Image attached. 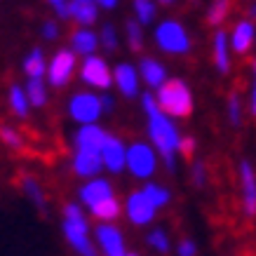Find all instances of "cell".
<instances>
[{
	"mask_svg": "<svg viewBox=\"0 0 256 256\" xmlns=\"http://www.w3.org/2000/svg\"><path fill=\"white\" fill-rule=\"evenodd\" d=\"M139 96H141V108L146 113L148 141L158 150V156L164 162L167 172L174 174L178 167V141H181L184 134L178 132L174 118H170L167 113L160 110V106H158V101H156V94L146 92V94H139Z\"/></svg>",
	"mask_w": 256,
	"mask_h": 256,
	"instance_id": "6da1fadb",
	"label": "cell"
},
{
	"mask_svg": "<svg viewBox=\"0 0 256 256\" xmlns=\"http://www.w3.org/2000/svg\"><path fill=\"white\" fill-rule=\"evenodd\" d=\"M78 202L99 224H116L122 216V202L118 200L116 188L101 174L92 178H82V186L78 188Z\"/></svg>",
	"mask_w": 256,
	"mask_h": 256,
	"instance_id": "7a4b0ae2",
	"label": "cell"
},
{
	"mask_svg": "<svg viewBox=\"0 0 256 256\" xmlns=\"http://www.w3.org/2000/svg\"><path fill=\"white\" fill-rule=\"evenodd\" d=\"M62 230L70 249L78 256H99V249L94 244L90 221H87L85 207L80 202H66L62 210Z\"/></svg>",
	"mask_w": 256,
	"mask_h": 256,
	"instance_id": "3957f363",
	"label": "cell"
},
{
	"mask_svg": "<svg viewBox=\"0 0 256 256\" xmlns=\"http://www.w3.org/2000/svg\"><path fill=\"white\" fill-rule=\"evenodd\" d=\"M153 94H156V101H158V106H160V110L167 113L170 118H174V120L193 116L195 96L186 80L167 78Z\"/></svg>",
	"mask_w": 256,
	"mask_h": 256,
	"instance_id": "277c9868",
	"label": "cell"
},
{
	"mask_svg": "<svg viewBox=\"0 0 256 256\" xmlns=\"http://www.w3.org/2000/svg\"><path fill=\"white\" fill-rule=\"evenodd\" d=\"M153 40L160 52L172 56H186L193 50V38L188 28L176 19H162L153 28Z\"/></svg>",
	"mask_w": 256,
	"mask_h": 256,
	"instance_id": "5b68a950",
	"label": "cell"
},
{
	"mask_svg": "<svg viewBox=\"0 0 256 256\" xmlns=\"http://www.w3.org/2000/svg\"><path fill=\"white\" fill-rule=\"evenodd\" d=\"M158 164H160V156L153 148L150 141L144 139H134L127 144V162H124V170L130 172L134 178L139 181H150L156 176Z\"/></svg>",
	"mask_w": 256,
	"mask_h": 256,
	"instance_id": "8992f818",
	"label": "cell"
},
{
	"mask_svg": "<svg viewBox=\"0 0 256 256\" xmlns=\"http://www.w3.org/2000/svg\"><path fill=\"white\" fill-rule=\"evenodd\" d=\"M78 59L80 56L70 50V47H62L56 50L52 59H47V70H45V80L52 90H64L70 80L78 76Z\"/></svg>",
	"mask_w": 256,
	"mask_h": 256,
	"instance_id": "52a82bcc",
	"label": "cell"
},
{
	"mask_svg": "<svg viewBox=\"0 0 256 256\" xmlns=\"http://www.w3.org/2000/svg\"><path fill=\"white\" fill-rule=\"evenodd\" d=\"M78 78L87 90L94 92H108L113 87V68L101 54L82 56L78 64Z\"/></svg>",
	"mask_w": 256,
	"mask_h": 256,
	"instance_id": "ba28073f",
	"label": "cell"
},
{
	"mask_svg": "<svg viewBox=\"0 0 256 256\" xmlns=\"http://www.w3.org/2000/svg\"><path fill=\"white\" fill-rule=\"evenodd\" d=\"M66 113L76 124H90V122H99L104 116L101 108V94L94 90H80L73 92L66 101Z\"/></svg>",
	"mask_w": 256,
	"mask_h": 256,
	"instance_id": "9c48e42d",
	"label": "cell"
},
{
	"mask_svg": "<svg viewBox=\"0 0 256 256\" xmlns=\"http://www.w3.org/2000/svg\"><path fill=\"white\" fill-rule=\"evenodd\" d=\"M158 207L150 202V198H148L144 190H132V193L124 198L122 202V214L127 216V221L132 226H139V228H144V226H150L153 221H156L158 216Z\"/></svg>",
	"mask_w": 256,
	"mask_h": 256,
	"instance_id": "30bf717a",
	"label": "cell"
},
{
	"mask_svg": "<svg viewBox=\"0 0 256 256\" xmlns=\"http://www.w3.org/2000/svg\"><path fill=\"white\" fill-rule=\"evenodd\" d=\"M99 156H101L104 172H108V174H122L124 162H127V144L118 134L108 132L99 148Z\"/></svg>",
	"mask_w": 256,
	"mask_h": 256,
	"instance_id": "8fae6325",
	"label": "cell"
},
{
	"mask_svg": "<svg viewBox=\"0 0 256 256\" xmlns=\"http://www.w3.org/2000/svg\"><path fill=\"white\" fill-rule=\"evenodd\" d=\"M238 176H240V200L244 216H256V170L252 160L242 158L238 164Z\"/></svg>",
	"mask_w": 256,
	"mask_h": 256,
	"instance_id": "7c38bea8",
	"label": "cell"
},
{
	"mask_svg": "<svg viewBox=\"0 0 256 256\" xmlns=\"http://www.w3.org/2000/svg\"><path fill=\"white\" fill-rule=\"evenodd\" d=\"M94 244L104 256H122L127 252L124 235L116 224H99L94 228Z\"/></svg>",
	"mask_w": 256,
	"mask_h": 256,
	"instance_id": "4fadbf2b",
	"label": "cell"
},
{
	"mask_svg": "<svg viewBox=\"0 0 256 256\" xmlns=\"http://www.w3.org/2000/svg\"><path fill=\"white\" fill-rule=\"evenodd\" d=\"M113 87L124 99H136L141 94V76L139 68L130 62H120L113 66Z\"/></svg>",
	"mask_w": 256,
	"mask_h": 256,
	"instance_id": "5bb4252c",
	"label": "cell"
},
{
	"mask_svg": "<svg viewBox=\"0 0 256 256\" xmlns=\"http://www.w3.org/2000/svg\"><path fill=\"white\" fill-rule=\"evenodd\" d=\"M228 40H230V50L235 54L240 56H247L254 47V40H256V24L252 16H242L238 22L233 24V28L228 33Z\"/></svg>",
	"mask_w": 256,
	"mask_h": 256,
	"instance_id": "9a60e30c",
	"label": "cell"
},
{
	"mask_svg": "<svg viewBox=\"0 0 256 256\" xmlns=\"http://www.w3.org/2000/svg\"><path fill=\"white\" fill-rule=\"evenodd\" d=\"M106 134L108 132H106L99 122L78 124V130L73 134V150H94V153H99Z\"/></svg>",
	"mask_w": 256,
	"mask_h": 256,
	"instance_id": "2e32d148",
	"label": "cell"
},
{
	"mask_svg": "<svg viewBox=\"0 0 256 256\" xmlns=\"http://www.w3.org/2000/svg\"><path fill=\"white\" fill-rule=\"evenodd\" d=\"M70 172L80 178L99 176L104 172L101 156L94 153V150H73V156H70Z\"/></svg>",
	"mask_w": 256,
	"mask_h": 256,
	"instance_id": "e0dca14e",
	"label": "cell"
},
{
	"mask_svg": "<svg viewBox=\"0 0 256 256\" xmlns=\"http://www.w3.org/2000/svg\"><path fill=\"white\" fill-rule=\"evenodd\" d=\"M230 40H228V33H226L224 26H218L214 31V40H212V59H214V68L221 73V76H228L230 73Z\"/></svg>",
	"mask_w": 256,
	"mask_h": 256,
	"instance_id": "ac0fdd59",
	"label": "cell"
},
{
	"mask_svg": "<svg viewBox=\"0 0 256 256\" xmlns=\"http://www.w3.org/2000/svg\"><path fill=\"white\" fill-rule=\"evenodd\" d=\"M70 50L80 59L96 54V50H99V33L92 31V26H76L70 31Z\"/></svg>",
	"mask_w": 256,
	"mask_h": 256,
	"instance_id": "d6986e66",
	"label": "cell"
},
{
	"mask_svg": "<svg viewBox=\"0 0 256 256\" xmlns=\"http://www.w3.org/2000/svg\"><path fill=\"white\" fill-rule=\"evenodd\" d=\"M139 76H141V82H146V87H150L153 92H156L158 87L162 85L164 80L170 78V73H167V66L162 62H158L153 56H141L139 62Z\"/></svg>",
	"mask_w": 256,
	"mask_h": 256,
	"instance_id": "ffe728a7",
	"label": "cell"
},
{
	"mask_svg": "<svg viewBox=\"0 0 256 256\" xmlns=\"http://www.w3.org/2000/svg\"><path fill=\"white\" fill-rule=\"evenodd\" d=\"M68 22L76 26H94L99 22V5L94 0H68Z\"/></svg>",
	"mask_w": 256,
	"mask_h": 256,
	"instance_id": "44dd1931",
	"label": "cell"
},
{
	"mask_svg": "<svg viewBox=\"0 0 256 256\" xmlns=\"http://www.w3.org/2000/svg\"><path fill=\"white\" fill-rule=\"evenodd\" d=\"M16 184H19V190L24 193V198H26V200H31V204L36 207V210H38V212H45L47 210L45 188H42V184H40L33 174H22Z\"/></svg>",
	"mask_w": 256,
	"mask_h": 256,
	"instance_id": "7402d4cb",
	"label": "cell"
},
{
	"mask_svg": "<svg viewBox=\"0 0 256 256\" xmlns=\"http://www.w3.org/2000/svg\"><path fill=\"white\" fill-rule=\"evenodd\" d=\"M8 108L10 113L16 118V120H26V118L31 116V101H28V96H26V90H24V85H19V82H12L8 90Z\"/></svg>",
	"mask_w": 256,
	"mask_h": 256,
	"instance_id": "603a6c76",
	"label": "cell"
},
{
	"mask_svg": "<svg viewBox=\"0 0 256 256\" xmlns=\"http://www.w3.org/2000/svg\"><path fill=\"white\" fill-rule=\"evenodd\" d=\"M22 70L26 78H45L47 56H45V52H42V47L28 50V54L24 56V62H22Z\"/></svg>",
	"mask_w": 256,
	"mask_h": 256,
	"instance_id": "cb8c5ba5",
	"label": "cell"
},
{
	"mask_svg": "<svg viewBox=\"0 0 256 256\" xmlns=\"http://www.w3.org/2000/svg\"><path fill=\"white\" fill-rule=\"evenodd\" d=\"M24 90H26V96H28L33 108L47 106V101H50V85H47L45 78H26Z\"/></svg>",
	"mask_w": 256,
	"mask_h": 256,
	"instance_id": "d4e9b609",
	"label": "cell"
},
{
	"mask_svg": "<svg viewBox=\"0 0 256 256\" xmlns=\"http://www.w3.org/2000/svg\"><path fill=\"white\" fill-rule=\"evenodd\" d=\"M230 10H233V0H212L207 12H204V19H207L210 26L218 28V26H224V24L228 22Z\"/></svg>",
	"mask_w": 256,
	"mask_h": 256,
	"instance_id": "484cf974",
	"label": "cell"
},
{
	"mask_svg": "<svg viewBox=\"0 0 256 256\" xmlns=\"http://www.w3.org/2000/svg\"><path fill=\"white\" fill-rule=\"evenodd\" d=\"M0 144L8 148V150H14V153H19V150L26 148L24 134L16 130L14 124H10V122H0Z\"/></svg>",
	"mask_w": 256,
	"mask_h": 256,
	"instance_id": "4316f807",
	"label": "cell"
},
{
	"mask_svg": "<svg viewBox=\"0 0 256 256\" xmlns=\"http://www.w3.org/2000/svg\"><path fill=\"white\" fill-rule=\"evenodd\" d=\"M141 190L150 198V202L156 204L158 210H164V207L172 202V190L167 186H162V184H156V181H144Z\"/></svg>",
	"mask_w": 256,
	"mask_h": 256,
	"instance_id": "83f0119b",
	"label": "cell"
},
{
	"mask_svg": "<svg viewBox=\"0 0 256 256\" xmlns=\"http://www.w3.org/2000/svg\"><path fill=\"white\" fill-rule=\"evenodd\" d=\"M132 10L141 26H150L158 16V0H132Z\"/></svg>",
	"mask_w": 256,
	"mask_h": 256,
	"instance_id": "f1b7e54d",
	"label": "cell"
},
{
	"mask_svg": "<svg viewBox=\"0 0 256 256\" xmlns=\"http://www.w3.org/2000/svg\"><path fill=\"white\" fill-rule=\"evenodd\" d=\"M124 38H127V47L134 54H139L144 50V26L136 19H127L124 22Z\"/></svg>",
	"mask_w": 256,
	"mask_h": 256,
	"instance_id": "f546056e",
	"label": "cell"
},
{
	"mask_svg": "<svg viewBox=\"0 0 256 256\" xmlns=\"http://www.w3.org/2000/svg\"><path fill=\"white\" fill-rule=\"evenodd\" d=\"M226 108H228V122L230 127H242V118H244V108H242V96L238 90L228 94V101H226Z\"/></svg>",
	"mask_w": 256,
	"mask_h": 256,
	"instance_id": "4dcf8cb0",
	"label": "cell"
},
{
	"mask_svg": "<svg viewBox=\"0 0 256 256\" xmlns=\"http://www.w3.org/2000/svg\"><path fill=\"white\" fill-rule=\"evenodd\" d=\"M118 45H120V38H118V28L113 24H104L99 28V47H104L106 52H116Z\"/></svg>",
	"mask_w": 256,
	"mask_h": 256,
	"instance_id": "1f68e13d",
	"label": "cell"
},
{
	"mask_svg": "<svg viewBox=\"0 0 256 256\" xmlns=\"http://www.w3.org/2000/svg\"><path fill=\"white\" fill-rule=\"evenodd\" d=\"M146 242H148V247L156 249L158 254H167L170 252V235L164 233L162 228H153L146 235Z\"/></svg>",
	"mask_w": 256,
	"mask_h": 256,
	"instance_id": "d6a6232c",
	"label": "cell"
},
{
	"mask_svg": "<svg viewBox=\"0 0 256 256\" xmlns=\"http://www.w3.org/2000/svg\"><path fill=\"white\" fill-rule=\"evenodd\" d=\"M190 184L200 190L207 186V164L202 160H193V164H190Z\"/></svg>",
	"mask_w": 256,
	"mask_h": 256,
	"instance_id": "836d02e7",
	"label": "cell"
},
{
	"mask_svg": "<svg viewBox=\"0 0 256 256\" xmlns=\"http://www.w3.org/2000/svg\"><path fill=\"white\" fill-rule=\"evenodd\" d=\"M195 150H198V139L195 136H181V141H178V158L190 160L195 156Z\"/></svg>",
	"mask_w": 256,
	"mask_h": 256,
	"instance_id": "e575fe53",
	"label": "cell"
},
{
	"mask_svg": "<svg viewBox=\"0 0 256 256\" xmlns=\"http://www.w3.org/2000/svg\"><path fill=\"white\" fill-rule=\"evenodd\" d=\"M59 33H62V28H59V19H47V22H42V26H40V36H42V40H56L59 38Z\"/></svg>",
	"mask_w": 256,
	"mask_h": 256,
	"instance_id": "d590c367",
	"label": "cell"
},
{
	"mask_svg": "<svg viewBox=\"0 0 256 256\" xmlns=\"http://www.w3.org/2000/svg\"><path fill=\"white\" fill-rule=\"evenodd\" d=\"M249 116L256 120V59L252 62V87H249Z\"/></svg>",
	"mask_w": 256,
	"mask_h": 256,
	"instance_id": "8d00e7d4",
	"label": "cell"
},
{
	"mask_svg": "<svg viewBox=\"0 0 256 256\" xmlns=\"http://www.w3.org/2000/svg\"><path fill=\"white\" fill-rule=\"evenodd\" d=\"M176 254L178 256H198V244H195L190 238H184V240L178 242Z\"/></svg>",
	"mask_w": 256,
	"mask_h": 256,
	"instance_id": "74e56055",
	"label": "cell"
},
{
	"mask_svg": "<svg viewBox=\"0 0 256 256\" xmlns=\"http://www.w3.org/2000/svg\"><path fill=\"white\" fill-rule=\"evenodd\" d=\"M101 108H104V116H106V113H113V108H116V99H113L108 92H101Z\"/></svg>",
	"mask_w": 256,
	"mask_h": 256,
	"instance_id": "f35d334b",
	"label": "cell"
},
{
	"mask_svg": "<svg viewBox=\"0 0 256 256\" xmlns=\"http://www.w3.org/2000/svg\"><path fill=\"white\" fill-rule=\"evenodd\" d=\"M52 8H54L56 19H62V22H68V0H64V2H56V5H52Z\"/></svg>",
	"mask_w": 256,
	"mask_h": 256,
	"instance_id": "ab89813d",
	"label": "cell"
},
{
	"mask_svg": "<svg viewBox=\"0 0 256 256\" xmlns=\"http://www.w3.org/2000/svg\"><path fill=\"white\" fill-rule=\"evenodd\" d=\"M94 2L99 5V10H116L120 0H94Z\"/></svg>",
	"mask_w": 256,
	"mask_h": 256,
	"instance_id": "60d3db41",
	"label": "cell"
},
{
	"mask_svg": "<svg viewBox=\"0 0 256 256\" xmlns=\"http://www.w3.org/2000/svg\"><path fill=\"white\" fill-rule=\"evenodd\" d=\"M174 2H176V0H158V5H162V8H170Z\"/></svg>",
	"mask_w": 256,
	"mask_h": 256,
	"instance_id": "b9f144b4",
	"label": "cell"
},
{
	"mask_svg": "<svg viewBox=\"0 0 256 256\" xmlns=\"http://www.w3.org/2000/svg\"><path fill=\"white\" fill-rule=\"evenodd\" d=\"M249 16H252V19H256V0H254V5L249 8Z\"/></svg>",
	"mask_w": 256,
	"mask_h": 256,
	"instance_id": "7bdbcfd3",
	"label": "cell"
},
{
	"mask_svg": "<svg viewBox=\"0 0 256 256\" xmlns=\"http://www.w3.org/2000/svg\"><path fill=\"white\" fill-rule=\"evenodd\" d=\"M50 5H56V2H64V0H47Z\"/></svg>",
	"mask_w": 256,
	"mask_h": 256,
	"instance_id": "ee69618b",
	"label": "cell"
},
{
	"mask_svg": "<svg viewBox=\"0 0 256 256\" xmlns=\"http://www.w3.org/2000/svg\"><path fill=\"white\" fill-rule=\"evenodd\" d=\"M122 256H139V254H134V252H124Z\"/></svg>",
	"mask_w": 256,
	"mask_h": 256,
	"instance_id": "f6af8a7d",
	"label": "cell"
}]
</instances>
